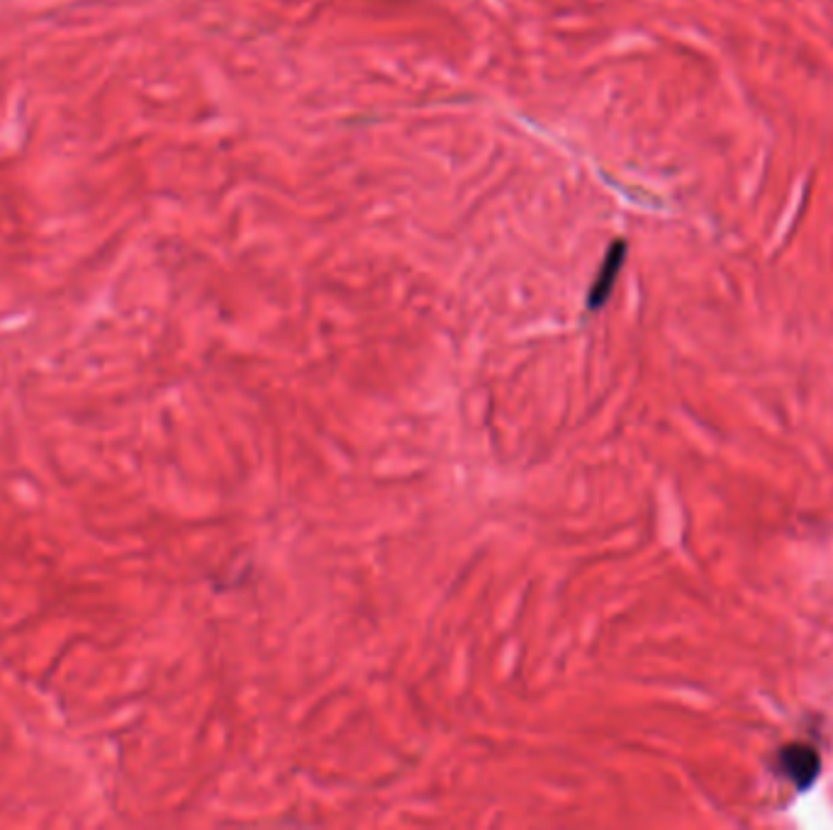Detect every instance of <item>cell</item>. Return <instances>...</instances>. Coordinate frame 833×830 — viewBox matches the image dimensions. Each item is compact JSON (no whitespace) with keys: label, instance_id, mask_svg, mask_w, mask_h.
Wrapping results in <instances>:
<instances>
[{"label":"cell","instance_id":"obj_1","mask_svg":"<svg viewBox=\"0 0 833 830\" xmlns=\"http://www.w3.org/2000/svg\"><path fill=\"white\" fill-rule=\"evenodd\" d=\"M777 767L780 772H783L787 780L797 786V790L805 792L819 777L821 760L814 748H809V745H801V743H793L780 750Z\"/></svg>","mask_w":833,"mask_h":830},{"label":"cell","instance_id":"obj_2","mask_svg":"<svg viewBox=\"0 0 833 830\" xmlns=\"http://www.w3.org/2000/svg\"><path fill=\"white\" fill-rule=\"evenodd\" d=\"M624 256H627V244L624 241H614V244L609 246L605 261H602L600 266V273L597 278L592 280L590 286V292H588V310H600L602 304H605L612 296V288L614 282H617L619 278V270L624 266Z\"/></svg>","mask_w":833,"mask_h":830}]
</instances>
